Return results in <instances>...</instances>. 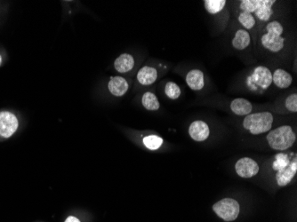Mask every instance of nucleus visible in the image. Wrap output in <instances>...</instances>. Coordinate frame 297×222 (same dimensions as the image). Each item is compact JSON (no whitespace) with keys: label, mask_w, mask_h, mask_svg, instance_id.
Instances as JSON below:
<instances>
[{"label":"nucleus","mask_w":297,"mask_h":222,"mask_svg":"<svg viewBox=\"0 0 297 222\" xmlns=\"http://www.w3.org/2000/svg\"><path fill=\"white\" fill-rule=\"evenodd\" d=\"M266 30L267 33L263 35L261 38L264 48L272 52H280L285 45V38L282 37L284 32L282 25L279 22L273 21L268 23Z\"/></svg>","instance_id":"1"},{"label":"nucleus","mask_w":297,"mask_h":222,"mask_svg":"<svg viewBox=\"0 0 297 222\" xmlns=\"http://www.w3.org/2000/svg\"><path fill=\"white\" fill-rule=\"evenodd\" d=\"M295 139V134L289 126H280L272 130L267 136L268 143L276 150H286L289 148L293 146Z\"/></svg>","instance_id":"2"},{"label":"nucleus","mask_w":297,"mask_h":222,"mask_svg":"<svg viewBox=\"0 0 297 222\" xmlns=\"http://www.w3.org/2000/svg\"><path fill=\"white\" fill-rule=\"evenodd\" d=\"M273 123V116L270 112L249 114L243 121V126L252 134H261L270 131Z\"/></svg>","instance_id":"3"},{"label":"nucleus","mask_w":297,"mask_h":222,"mask_svg":"<svg viewBox=\"0 0 297 222\" xmlns=\"http://www.w3.org/2000/svg\"><path fill=\"white\" fill-rule=\"evenodd\" d=\"M275 0H243L240 4L242 11L255 13L261 21L267 22L273 14L272 6Z\"/></svg>","instance_id":"4"},{"label":"nucleus","mask_w":297,"mask_h":222,"mask_svg":"<svg viewBox=\"0 0 297 222\" xmlns=\"http://www.w3.org/2000/svg\"><path fill=\"white\" fill-rule=\"evenodd\" d=\"M18 128V119L13 112L0 110V141L11 138Z\"/></svg>","instance_id":"5"},{"label":"nucleus","mask_w":297,"mask_h":222,"mask_svg":"<svg viewBox=\"0 0 297 222\" xmlns=\"http://www.w3.org/2000/svg\"><path fill=\"white\" fill-rule=\"evenodd\" d=\"M213 209L216 214L225 221L234 220L239 213V204L236 200L231 198L221 200L214 204Z\"/></svg>","instance_id":"6"},{"label":"nucleus","mask_w":297,"mask_h":222,"mask_svg":"<svg viewBox=\"0 0 297 222\" xmlns=\"http://www.w3.org/2000/svg\"><path fill=\"white\" fill-rule=\"evenodd\" d=\"M272 83V73L266 67L259 66L255 69L252 76L247 79V84L251 88L260 87L267 89Z\"/></svg>","instance_id":"7"},{"label":"nucleus","mask_w":297,"mask_h":222,"mask_svg":"<svg viewBox=\"0 0 297 222\" xmlns=\"http://www.w3.org/2000/svg\"><path fill=\"white\" fill-rule=\"evenodd\" d=\"M235 169L240 177L247 179L256 176L259 172V166L257 162L249 157L238 160L235 165Z\"/></svg>","instance_id":"8"},{"label":"nucleus","mask_w":297,"mask_h":222,"mask_svg":"<svg viewBox=\"0 0 297 222\" xmlns=\"http://www.w3.org/2000/svg\"><path fill=\"white\" fill-rule=\"evenodd\" d=\"M189 133L194 141H203L208 139L210 131L208 124L197 120L189 126Z\"/></svg>","instance_id":"9"},{"label":"nucleus","mask_w":297,"mask_h":222,"mask_svg":"<svg viewBox=\"0 0 297 222\" xmlns=\"http://www.w3.org/2000/svg\"><path fill=\"white\" fill-rule=\"evenodd\" d=\"M297 171V161L296 158L293 159V162L289 163V164L284 168L282 170L279 171L276 179H277V183L280 187L286 186L290 182L293 180L294 175L296 174Z\"/></svg>","instance_id":"10"},{"label":"nucleus","mask_w":297,"mask_h":222,"mask_svg":"<svg viewBox=\"0 0 297 222\" xmlns=\"http://www.w3.org/2000/svg\"><path fill=\"white\" fill-rule=\"evenodd\" d=\"M129 85L125 78L122 77H112L108 84L110 93L116 97H121L128 91Z\"/></svg>","instance_id":"11"},{"label":"nucleus","mask_w":297,"mask_h":222,"mask_svg":"<svg viewBox=\"0 0 297 222\" xmlns=\"http://www.w3.org/2000/svg\"><path fill=\"white\" fill-rule=\"evenodd\" d=\"M186 83L189 88L194 91H200L204 87V74L200 70H192L186 76Z\"/></svg>","instance_id":"12"},{"label":"nucleus","mask_w":297,"mask_h":222,"mask_svg":"<svg viewBox=\"0 0 297 222\" xmlns=\"http://www.w3.org/2000/svg\"><path fill=\"white\" fill-rule=\"evenodd\" d=\"M158 78V71L153 67H142L138 71L137 80L140 84L143 85H153Z\"/></svg>","instance_id":"13"},{"label":"nucleus","mask_w":297,"mask_h":222,"mask_svg":"<svg viewBox=\"0 0 297 222\" xmlns=\"http://www.w3.org/2000/svg\"><path fill=\"white\" fill-rule=\"evenodd\" d=\"M134 66V57L129 53H122L114 62V68L119 73H126L133 70Z\"/></svg>","instance_id":"14"},{"label":"nucleus","mask_w":297,"mask_h":222,"mask_svg":"<svg viewBox=\"0 0 297 222\" xmlns=\"http://www.w3.org/2000/svg\"><path fill=\"white\" fill-rule=\"evenodd\" d=\"M272 82L278 88L286 89L292 85L293 78L287 71H284L282 69H278L272 74Z\"/></svg>","instance_id":"15"},{"label":"nucleus","mask_w":297,"mask_h":222,"mask_svg":"<svg viewBox=\"0 0 297 222\" xmlns=\"http://www.w3.org/2000/svg\"><path fill=\"white\" fill-rule=\"evenodd\" d=\"M230 109L236 115L247 116L252 111V104L249 100H245L244 98H238L231 101Z\"/></svg>","instance_id":"16"},{"label":"nucleus","mask_w":297,"mask_h":222,"mask_svg":"<svg viewBox=\"0 0 297 222\" xmlns=\"http://www.w3.org/2000/svg\"><path fill=\"white\" fill-rule=\"evenodd\" d=\"M251 37L249 32L245 30H239L235 34L232 39V45L237 50H244L250 44Z\"/></svg>","instance_id":"17"},{"label":"nucleus","mask_w":297,"mask_h":222,"mask_svg":"<svg viewBox=\"0 0 297 222\" xmlns=\"http://www.w3.org/2000/svg\"><path fill=\"white\" fill-rule=\"evenodd\" d=\"M141 103L147 110H158L160 107V101L158 100L156 95L151 92H147L142 95Z\"/></svg>","instance_id":"18"},{"label":"nucleus","mask_w":297,"mask_h":222,"mask_svg":"<svg viewBox=\"0 0 297 222\" xmlns=\"http://www.w3.org/2000/svg\"><path fill=\"white\" fill-rule=\"evenodd\" d=\"M204 3L205 8L209 14L216 15L224 8L226 5V1L225 0H206Z\"/></svg>","instance_id":"19"},{"label":"nucleus","mask_w":297,"mask_h":222,"mask_svg":"<svg viewBox=\"0 0 297 222\" xmlns=\"http://www.w3.org/2000/svg\"><path fill=\"white\" fill-rule=\"evenodd\" d=\"M143 144L151 150H156L163 144V139L157 135H150L143 138Z\"/></svg>","instance_id":"20"},{"label":"nucleus","mask_w":297,"mask_h":222,"mask_svg":"<svg viewBox=\"0 0 297 222\" xmlns=\"http://www.w3.org/2000/svg\"><path fill=\"white\" fill-rule=\"evenodd\" d=\"M165 93L169 99L176 100L181 95V89L174 82H167L165 86Z\"/></svg>","instance_id":"21"},{"label":"nucleus","mask_w":297,"mask_h":222,"mask_svg":"<svg viewBox=\"0 0 297 222\" xmlns=\"http://www.w3.org/2000/svg\"><path fill=\"white\" fill-rule=\"evenodd\" d=\"M238 22H240L242 26L245 27L247 30H251L256 25V19L252 14L247 12L242 11L238 15Z\"/></svg>","instance_id":"22"},{"label":"nucleus","mask_w":297,"mask_h":222,"mask_svg":"<svg viewBox=\"0 0 297 222\" xmlns=\"http://www.w3.org/2000/svg\"><path fill=\"white\" fill-rule=\"evenodd\" d=\"M276 157H277V159L273 163V169L274 170L279 172V171L286 168L289 164V160L287 158V155L280 154V155H277Z\"/></svg>","instance_id":"23"},{"label":"nucleus","mask_w":297,"mask_h":222,"mask_svg":"<svg viewBox=\"0 0 297 222\" xmlns=\"http://www.w3.org/2000/svg\"><path fill=\"white\" fill-rule=\"evenodd\" d=\"M286 107L291 112H297V94L293 93L286 98Z\"/></svg>","instance_id":"24"},{"label":"nucleus","mask_w":297,"mask_h":222,"mask_svg":"<svg viewBox=\"0 0 297 222\" xmlns=\"http://www.w3.org/2000/svg\"><path fill=\"white\" fill-rule=\"evenodd\" d=\"M64 222H80V220L78 218L74 217V216H69Z\"/></svg>","instance_id":"25"},{"label":"nucleus","mask_w":297,"mask_h":222,"mask_svg":"<svg viewBox=\"0 0 297 222\" xmlns=\"http://www.w3.org/2000/svg\"><path fill=\"white\" fill-rule=\"evenodd\" d=\"M2 64V56H0V65Z\"/></svg>","instance_id":"26"}]
</instances>
